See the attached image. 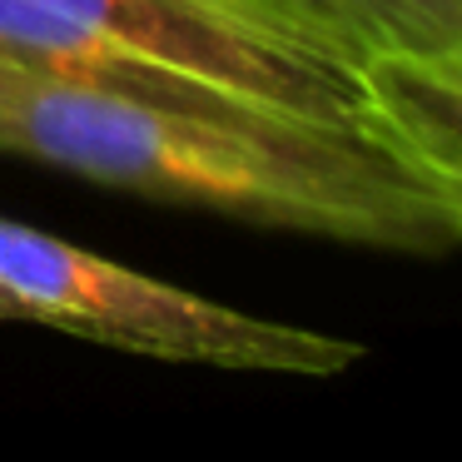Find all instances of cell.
<instances>
[{"label":"cell","mask_w":462,"mask_h":462,"mask_svg":"<svg viewBox=\"0 0 462 462\" xmlns=\"http://www.w3.org/2000/svg\"><path fill=\"white\" fill-rule=\"evenodd\" d=\"M293 5H299V11H309V15H319V21H333L343 31V21H338V5H333V0H293Z\"/></svg>","instance_id":"obj_7"},{"label":"cell","mask_w":462,"mask_h":462,"mask_svg":"<svg viewBox=\"0 0 462 462\" xmlns=\"http://www.w3.org/2000/svg\"><path fill=\"white\" fill-rule=\"evenodd\" d=\"M0 55L234 95L358 130L363 51L293 0H0Z\"/></svg>","instance_id":"obj_2"},{"label":"cell","mask_w":462,"mask_h":462,"mask_svg":"<svg viewBox=\"0 0 462 462\" xmlns=\"http://www.w3.org/2000/svg\"><path fill=\"white\" fill-rule=\"evenodd\" d=\"M358 134L438 199L462 234V45L363 60Z\"/></svg>","instance_id":"obj_4"},{"label":"cell","mask_w":462,"mask_h":462,"mask_svg":"<svg viewBox=\"0 0 462 462\" xmlns=\"http://www.w3.org/2000/svg\"><path fill=\"white\" fill-rule=\"evenodd\" d=\"M0 150L164 204L393 254L462 234L373 140L234 95L0 55Z\"/></svg>","instance_id":"obj_1"},{"label":"cell","mask_w":462,"mask_h":462,"mask_svg":"<svg viewBox=\"0 0 462 462\" xmlns=\"http://www.w3.org/2000/svg\"><path fill=\"white\" fill-rule=\"evenodd\" d=\"M0 323H31V309L21 303L15 289H5V279H0Z\"/></svg>","instance_id":"obj_6"},{"label":"cell","mask_w":462,"mask_h":462,"mask_svg":"<svg viewBox=\"0 0 462 462\" xmlns=\"http://www.w3.org/2000/svg\"><path fill=\"white\" fill-rule=\"evenodd\" d=\"M0 279L21 293L31 323L164 363L338 378L368 353L353 338L259 319L15 219H0Z\"/></svg>","instance_id":"obj_3"},{"label":"cell","mask_w":462,"mask_h":462,"mask_svg":"<svg viewBox=\"0 0 462 462\" xmlns=\"http://www.w3.org/2000/svg\"><path fill=\"white\" fill-rule=\"evenodd\" d=\"M368 55H438L462 45V0H333Z\"/></svg>","instance_id":"obj_5"}]
</instances>
